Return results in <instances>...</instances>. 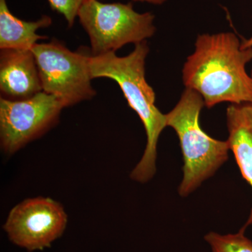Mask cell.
Segmentation results:
<instances>
[{
  "label": "cell",
  "instance_id": "obj_1",
  "mask_svg": "<svg viewBox=\"0 0 252 252\" xmlns=\"http://www.w3.org/2000/svg\"><path fill=\"white\" fill-rule=\"evenodd\" d=\"M252 61V48L244 49L234 33L199 34L184 64L182 80L209 109L221 102L252 103V78L246 69Z\"/></svg>",
  "mask_w": 252,
  "mask_h": 252
},
{
  "label": "cell",
  "instance_id": "obj_2",
  "mask_svg": "<svg viewBox=\"0 0 252 252\" xmlns=\"http://www.w3.org/2000/svg\"><path fill=\"white\" fill-rule=\"evenodd\" d=\"M149 48L147 41L135 44L127 56L119 57L115 52L92 56L89 69L92 79L108 78L120 86L128 105L140 118L147 133L143 156L130 174L132 180L145 183L157 171V144L166 126L165 114L156 106V94L145 77V63Z\"/></svg>",
  "mask_w": 252,
  "mask_h": 252
},
{
  "label": "cell",
  "instance_id": "obj_3",
  "mask_svg": "<svg viewBox=\"0 0 252 252\" xmlns=\"http://www.w3.org/2000/svg\"><path fill=\"white\" fill-rule=\"evenodd\" d=\"M204 106L200 94L186 89L175 107L165 114L167 127H172L178 136L183 155V177L178 189L182 197L193 193L228 159L227 141L210 137L200 126Z\"/></svg>",
  "mask_w": 252,
  "mask_h": 252
},
{
  "label": "cell",
  "instance_id": "obj_4",
  "mask_svg": "<svg viewBox=\"0 0 252 252\" xmlns=\"http://www.w3.org/2000/svg\"><path fill=\"white\" fill-rule=\"evenodd\" d=\"M78 17L90 38L92 56L116 52L126 44H138L155 34V16L136 12L132 3L86 0Z\"/></svg>",
  "mask_w": 252,
  "mask_h": 252
},
{
  "label": "cell",
  "instance_id": "obj_5",
  "mask_svg": "<svg viewBox=\"0 0 252 252\" xmlns=\"http://www.w3.org/2000/svg\"><path fill=\"white\" fill-rule=\"evenodd\" d=\"M31 51L35 59L42 91L57 97L64 107L95 95L89 69L91 55L81 51L73 52L56 39L36 44Z\"/></svg>",
  "mask_w": 252,
  "mask_h": 252
},
{
  "label": "cell",
  "instance_id": "obj_6",
  "mask_svg": "<svg viewBox=\"0 0 252 252\" xmlns=\"http://www.w3.org/2000/svg\"><path fill=\"white\" fill-rule=\"evenodd\" d=\"M64 105L44 91L31 98L0 99V139L5 153L12 154L44 135L59 122Z\"/></svg>",
  "mask_w": 252,
  "mask_h": 252
},
{
  "label": "cell",
  "instance_id": "obj_7",
  "mask_svg": "<svg viewBox=\"0 0 252 252\" xmlns=\"http://www.w3.org/2000/svg\"><path fill=\"white\" fill-rule=\"evenodd\" d=\"M67 223L63 207L51 198H29L10 211L3 228L10 240L28 251L42 250L62 235Z\"/></svg>",
  "mask_w": 252,
  "mask_h": 252
},
{
  "label": "cell",
  "instance_id": "obj_8",
  "mask_svg": "<svg viewBox=\"0 0 252 252\" xmlns=\"http://www.w3.org/2000/svg\"><path fill=\"white\" fill-rule=\"evenodd\" d=\"M0 91L3 97L12 100L31 98L43 91L31 50H1Z\"/></svg>",
  "mask_w": 252,
  "mask_h": 252
},
{
  "label": "cell",
  "instance_id": "obj_9",
  "mask_svg": "<svg viewBox=\"0 0 252 252\" xmlns=\"http://www.w3.org/2000/svg\"><path fill=\"white\" fill-rule=\"evenodd\" d=\"M227 140L243 178L252 189V103L231 104L226 110ZM252 225V206L242 229Z\"/></svg>",
  "mask_w": 252,
  "mask_h": 252
},
{
  "label": "cell",
  "instance_id": "obj_10",
  "mask_svg": "<svg viewBox=\"0 0 252 252\" xmlns=\"http://www.w3.org/2000/svg\"><path fill=\"white\" fill-rule=\"evenodd\" d=\"M51 24L52 19L46 15L36 21L19 19L11 14L6 0H0V49L31 50L38 41L47 39L36 31Z\"/></svg>",
  "mask_w": 252,
  "mask_h": 252
},
{
  "label": "cell",
  "instance_id": "obj_11",
  "mask_svg": "<svg viewBox=\"0 0 252 252\" xmlns=\"http://www.w3.org/2000/svg\"><path fill=\"white\" fill-rule=\"evenodd\" d=\"M245 232L242 228L234 234L210 232L204 238L212 252H252V241L245 235Z\"/></svg>",
  "mask_w": 252,
  "mask_h": 252
},
{
  "label": "cell",
  "instance_id": "obj_12",
  "mask_svg": "<svg viewBox=\"0 0 252 252\" xmlns=\"http://www.w3.org/2000/svg\"><path fill=\"white\" fill-rule=\"evenodd\" d=\"M53 11H57L65 18L69 28L72 27L79 10L86 0H48Z\"/></svg>",
  "mask_w": 252,
  "mask_h": 252
},
{
  "label": "cell",
  "instance_id": "obj_13",
  "mask_svg": "<svg viewBox=\"0 0 252 252\" xmlns=\"http://www.w3.org/2000/svg\"><path fill=\"white\" fill-rule=\"evenodd\" d=\"M242 46L244 49H248V48H252V36L248 39H245L242 41Z\"/></svg>",
  "mask_w": 252,
  "mask_h": 252
},
{
  "label": "cell",
  "instance_id": "obj_14",
  "mask_svg": "<svg viewBox=\"0 0 252 252\" xmlns=\"http://www.w3.org/2000/svg\"><path fill=\"white\" fill-rule=\"evenodd\" d=\"M136 1H146L151 4L160 5L163 4L166 0H134Z\"/></svg>",
  "mask_w": 252,
  "mask_h": 252
},
{
  "label": "cell",
  "instance_id": "obj_15",
  "mask_svg": "<svg viewBox=\"0 0 252 252\" xmlns=\"http://www.w3.org/2000/svg\"><path fill=\"white\" fill-rule=\"evenodd\" d=\"M251 77L252 78V73H251Z\"/></svg>",
  "mask_w": 252,
  "mask_h": 252
}]
</instances>
